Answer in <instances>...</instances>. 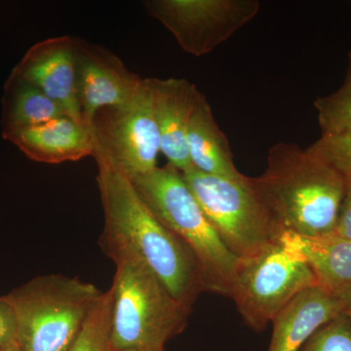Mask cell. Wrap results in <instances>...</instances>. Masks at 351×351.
<instances>
[{"mask_svg": "<svg viewBox=\"0 0 351 351\" xmlns=\"http://www.w3.org/2000/svg\"><path fill=\"white\" fill-rule=\"evenodd\" d=\"M181 173L219 239L239 260L255 255L280 234L247 176L226 179L193 167Z\"/></svg>", "mask_w": 351, "mask_h": 351, "instance_id": "cell-6", "label": "cell"}, {"mask_svg": "<svg viewBox=\"0 0 351 351\" xmlns=\"http://www.w3.org/2000/svg\"><path fill=\"white\" fill-rule=\"evenodd\" d=\"M308 149L343 174L351 173V130L321 136Z\"/></svg>", "mask_w": 351, "mask_h": 351, "instance_id": "cell-21", "label": "cell"}, {"mask_svg": "<svg viewBox=\"0 0 351 351\" xmlns=\"http://www.w3.org/2000/svg\"><path fill=\"white\" fill-rule=\"evenodd\" d=\"M112 294L113 351L165 350L188 326L193 309L177 301L144 263H115Z\"/></svg>", "mask_w": 351, "mask_h": 351, "instance_id": "cell-5", "label": "cell"}, {"mask_svg": "<svg viewBox=\"0 0 351 351\" xmlns=\"http://www.w3.org/2000/svg\"><path fill=\"white\" fill-rule=\"evenodd\" d=\"M319 284L308 263L276 239L239 260L232 299L247 326L262 332L300 293Z\"/></svg>", "mask_w": 351, "mask_h": 351, "instance_id": "cell-7", "label": "cell"}, {"mask_svg": "<svg viewBox=\"0 0 351 351\" xmlns=\"http://www.w3.org/2000/svg\"><path fill=\"white\" fill-rule=\"evenodd\" d=\"M186 145L191 167L205 174L239 179L230 143L221 130L206 97L200 93L189 120Z\"/></svg>", "mask_w": 351, "mask_h": 351, "instance_id": "cell-15", "label": "cell"}, {"mask_svg": "<svg viewBox=\"0 0 351 351\" xmlns=\"http://www.w3.org/2000/svg\"><path fill=\"white\" fill-rule=\"evenodd\" d=\"M343 85L334 93L313 101L321 136L337 135L351 130V51Z\"/></svg>", "mask_w": 351, "mask_h": 351, "instance_id": "cell-18", "label": "cell"}, {"mask_svg": "<svg viewBox=\"0 0 351 351\" xmlns=\"http://www.w3.org/2000/svg\"><path fill=\"white\" fill-rule=\"evenodd\" d=\"M2 351H22L21 350V348L19 346H18L17 343H14V345L9 346V348H7L6 350H2Z\"/></svg>", "mask_w": 351, "mask_h": 351, "instance_id": "cell-25", "label": "cell"}, {"mask_svg": "<svg viewBox=\"0 0 351 351\" xmlns=\"http://www.w3.org/2000/svg\"><path fill=\"white\" fill-rule=\"evenodd\" d=\"M267 160L265 172L249 181L280 233L334 234L345 174L295 143L272 145Z\"/></svg>", "mask_w": 351, "mask_h": 351, "instance_id": "cell-2", "label": "cell"}, {"mask_svg": "<svg viewBox=\"0 0 351 351\" xmlns=\"http://www.w3.org/2000/svg\"><path fill=\"white\" fill-rule=\"evenodd\" d=\"M130 180L154 216L195 256L205 292L232 298L239 258L219 239L182 173L167 163Z\"/></svg>", "mask_w": 351, "mask_h": 351, "instance_id": "cell-3", "label": "cell"}, {"mask_svg": "<svg viewBox=\"0 0 351 351\" xmlns=\"http://www.w3.org/2000/svg\"><path fill=\"white\" fill-rule=\"evenodd\" d=\"M16 343V320L6 295L0 297V351Z\"/></svg>", "mask_w": 351, "mask_h": 351, "instance_id": "cell-22", "label": "cell"}, {"mask_svg": "<svg viewBox=\"0 0 351 351\" xmlns=\"http://www.w3.org/2000/svg\"><path fill=\"white\" fill-rule=\"evenodd\" d=\"M36 162L60 164L93 156L95 145L89 127L69 117L2 136Z\"/></svg>", "mask_w": 351, "mask_h": 351, "instance_id": "cell-14", "label": "cell"}, {"mask_svg": "<svg viewBox=\"0 0 351 351\" xmlns=\"http://www.w3.org/2000/svg\"><path fill=\"white\" fill-rule=\"evenodd\" d=\"M95 149L129 178L152 172L161 152L151 90L144 86L131 101L95 114L89 127Z\"/></svg>", "mask_w": 351, "mask_h": 351, "instance_id": "cell-8", "label": "cell"}, {"mask_svg": "<svg viewBox=\"0 0 351 351\" xmlns=\"http://www.w3.org/2000/svg\"><path fill=\"white\" fill-rule=\"evenodd\" d=\"M339 298L343 306V313L351 320V285L345 286L332 291Z\"/></svg>", "mask_w": 351, "mask_h": 351, "instance_id": "cell-24", "label": "cell"}, {"mask_svg": "<svg viewBox=\"0 0 351 351\" xmlns=\"http://www.w3.org/2000/svg\"><path fill=\"white\" fill-rule=\"evenodd\" d=\"M105 225L100 246L113 263H144L171 295L193 309L205 292L199 267L188 246L154 216L130 178L94 151Z\"/></svg>", "mask_w": 351, "mask_h": 351, "instance_id": "cell-1", "label": "cell"}, {"mask_svg": "<svg viewBox=\"0 0 351 351\" xmlns=\"http://www.w3.org/2000/svg\"><path fill=\"white\" fill-rule=\"evenodd\" d=\"M75 50L76 38L71 36L45 39L25 52L12 73L38 87L69 117L84 124L76 97Z\"/></svg>", "mask_w": 351, "mask_h": 351, "instance_id": "cell-11", "label": "cell"}, {"mask_svg": "<svg viewBox=\"0 0 351 351\" xmlns=\"http://www.w3.org/2000/svg\"><path fill=\"white\" fill-rule=\"evenodd\" d=\"M130 351H166L165 350H130Z\"/></svg>", "mask_w": 351, "mask_h": 351, "instance_id": "cell-26", "label": "cell"}, {"mask_svg": "<svg viewBox=\"0 0 351 351\" xmlns=\"http://www.w3.org/2000/svg\"><path fill=\"white\" fill-rule=\"evenodd\" d=\"M69 117L63 108L32 83L11 73L2 97V136Z\"/></svg>", "mask_w": 351, "mask_h": 351, "instance_id": "cell-17", "label": "cell"}, {"mask_svg": "<svg viewBox=\"0 0 351 351\" xmlns=\"http://www.w3.org/2000/svg\"><path fill=\"white\" fill-rule=\"evenodd\" d=\"M334 234L341 239L351 240V173L345 174V193Z\"/></svg>", "mask_w": 351, "mask_h": 351, "instance_id": "cell-23", "label": "cell"}, {"mask_svg": "<svg viewBox=\"0 0 351 351\" xmlns=\"http://www.w3.org/2000/svg\"><path fill=\"white\" fill-rule=\"evenodd\" d=\"M112 291L103 292L69 351H113Z\"/></svg>", "mask_w": 351, "mask_h": 351, "instance_id": "cell-19", "label": "cell"}, {"mask_svg": "<svg viewBox=\"0 0 351 351\" xmlns=\"http://www.w3.org/2000/svg\"><path fill=\"white\" fill-rule=\"evenodd\" d=\"M277 239L308 263L321 285L332 291L351 285V240L335 234L308 237L290 232H281Z\"/></svg>", "mask_w": 351, "mask_h": 351, "instance_id": "cell-16", "label": "cell"}, {"mask_svg": "<svg viewBox=\"0 0 351 351\" xmlns=\"http://www.w3.org/2000/svg\"><path fill=\"white\" fill-rule=\"evenodd\" d=\"M160 135L161 152L180 172L191 168L186 132L201 92L182 78H147Z\"/></svg>", "mask_w": 351, "mask_h": 351, "instance_id": "cell-12", "label": "cell"}, {"mask_svg": "<svg viewBox=\"0 0 351 351\" xmlns=\"http://www.w3.org/2000/svg\"><path fill=\"white\" fill-rule=\"evenodd\" d=\"M103 294L77 277H36L6 295L22 351H69Z\"/></svg>", "mask_w": 351, "mask_h": 351, "instance_id": "cell-4", "label": "cell"}, {"mask_svg": "<svg viewBox=\"0 0 351 351\" xmlns=\"http://www.w3.org/2000/svg\"><path fill=\"white\" fill-rule=\"evenodd\" d=\"M144 83L145 78L131 73L110 51L76 38V97L87 127L99 110L133 100Z\"/></svg>", "mask_w": 351, "mask_h": 351, "instance_id": "cell-10", "label": "cell"}, {"mask_svg": "<svg viewBox=\"0 0 351 351\" xmlns=\"http://www.w3.org/2000/svg\"><path fill=\"white\" fill-rule=\"evenodd\" d=\"M147 12L174 36L182 50L213 52L260 12L258 0H147Z\"/></svg>", "mask_w": 351, "mask_h": 351, "instance_id": "cell-9", "label": "cell"}, {"mask_svg": "<svg viewBox=\"0 0 351 351\" xmlns=\"http://www.w3.org/2000/svg\"><path fill=\"white\" fill-rule=\"evenodd\" d=\"M343 313L337 295L325 286L307 288L284 307L272 321L267 351H298L326 323Z\"/></svg>", "mask_w": 351, "mask_h": 351, "instance_id": "cell-13", "label": "cell"}, {"mask_svg": "<svg viewBox=\"0 0 351 351\" xmlns=\"http://www.w3.org/2000/svg\"><path fill=\"white\" fill-rule=\"evenodd\" d=\"M298 351H351V320L345 313L314 332Z\"/></svg>", "mask_w": 351, "mask_h": 351, "instance_id": "cell-20", "label": "cell"}]
</instances>
